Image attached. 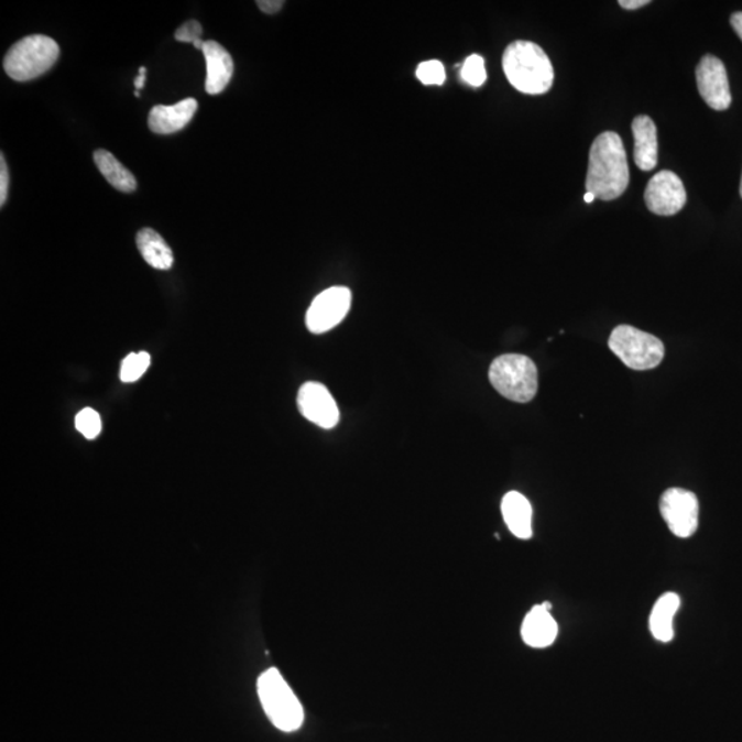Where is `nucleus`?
<instances>
[{
  "mask_svg": "<svg viewBox=\"0 0 742 742\" xmlns=\"http://www.w3.org/2000/svg\"><path fill=\"white\" fill-rule=\"evenodd\" d=\"M628 154L622 138L607 131L592 142L587 171L586 190L602 201L616 199L629 187Z\"/></svg>",
  "mask_w": 742,
  "mask_h": 742,
  "instance_id": "nucleus-1",
  "label": "nucleus"
},
{
  "mask_svg": "<svg viewBox=\"0 0 742 742\" xmlns=\"http://www.w3.org/2000/svg\"><path fill=\"white\" fill-rule=\"evenodd\" d=\"M509 83L520 92L541 96L550 90L555 69L538 44L517 41L509 44L502 58Z\"/></svg>",
  "mask_w": 742,
  "mask_h": 742,
  "instance_id": "nucleus-2",
  "label": "nucleus"
},
{
  "mask_svg": "<svg viewBox=\"0 0 742 742\" xmlns=\"http://www.w3.org/2000/svg\"><path fill=\"white\" fill-rule=\"evenodd\" d=\"M258 694L265 716L276 729L285 733L296 732L304 722V710L290 685L279 669L270 668L260 675Z\"/></svg>",
  "mask_w": 742,
  "mask_h": 742,
  "instance_id": "nucleus-3",
  "label": "nucleus"
},
{
  "mask_svg": "<svg viewBox=\"0 0 742 742\" xmlns=\"http://www.w3.org/2000/svg\"><path fill=\"white\" fill-rule=\"evenodd\" d=\"M59 57V46L54 39L32 35L11 46L3 61V68L11 79L28 81L46 74Z\"/></svg>",
  "mask_w": 742,
  "mask_h": 742,
  "instance_id": "nucleus-4",
  "label": "nucleus"
},
{
  "mask_svg": "<svg viewBox=\"0 0 742 742\" xmlns=\"http://www.w3.org/2000/svg\"><path fill=\"white\" fill-rule=\"evenodd\" d=\"M492 386L509 401L528 403L538 392V369L528 357L508 353L491 363Z\"/></svg>",
  "mask_w": 742,
  "mask_h": 742,
  "instance_id": "nucleus-5",
  "label": "nucleus"
},
{
  "mask_svg": "<svg viewBox=\"0 0 742 742\" xmlns=\"http://www.w3.org/2000/svg\"><path fill=\"white\" fill-rule=\"evenodd\" d=\"M609 348L625 367L633 370H651L664 358V346L657 337L629 325H620L609 337Z\"/></svg>",
  "mask_w": 742,
  "mask_h": 742,
  "instance_id": "nucleus-6",
  "label": "nucleus"
},
{
  "mask_svg": "<svg viewBox=\"0 0 742 742\" xmlns=\"http://www.w3.org/2000/svg\"><path fill=\"white\" fill-rule=\"evenodd\" d=\"M351 291L345 286H335L319 293L308 308L306 324L314 335H323L336 328L350 313Z\"/></svg>",
  "mask_w": 742,
  "mask_h": 742,
  "instance_id": "nucleus-7",
  "label": "nucleus"
},
{
  "mask_svg": "<svg viewBox=\"0 0 742 742\" xmlns=\"http://www.w3.org/2000/svg\"><path fill=\"white\" fill-rule=\"evenodd\" d=\"M661 512L669 531L678 538H690L699 527V501L691 491L669 489L664 492Z\"/></svg>",
  "mask_w": 742,
  "mask_h": 742,
  "instance_id": "nucleus-8",
  "label": "nucleus"
},
{
  "mask_svg": "<svg viewBox=\"0 0 742 742\" xmlns=\"http://www.w3.org/2000/svg\"><path fill=\"white\" fill-rule=\"evenodd\" d=\"M697 87L700 96L713 110H727L732 105L728 72L721 59L706 55L696 69Z\"/></svg>",
  "mask_w": 742,
  "mask_h": 742,
  "instance_id": "nucleus-9",
  "label": "nucleus"
},
{
  "mask_svg": "<svg viewBox=\"0 0 742 742\" xmlns=\"http://www.w3.org/2000/svg\"><path fill=\"white\" fill-rule=\"evenodd\" d=\"M686 198L683 181L667 170L653 176L645 190L647 209L661 216L677 215L685 207Z\"/></svg>",
  "mask_w": 742,
  "mask_h": 742,
  "instance_id": "nucleus-10",
  "label": "nucleus"
},
{
  "mask_svg": "<svg viewBox=\"0 0 742 742\" xmlns=\"http://www.w3.org/2000/svg\"><path fill=\"white\" fill-rule=\"evenodd\" d=\"M298 410L309 423L324 429L335 428L340 421V410L328 388L319 382H306L298 391Z\"/></svg>",
  "mask_w": 742,
  "mask_h": 742,
  "instance_id": "nucleus-11",
  "label": "nucleus"
},
{
  "mask_svg": "<svg viewBox=\"0 0 742 742\" xmlns=\"http://www.w3.org/2000/svg\"><path fill=\"white\" fill-rule=\"evenodd\" d=\"M197 108L198 103L194 98H186L184 101L171 105V107L157 105L149 113V129L160 135L174 134V132L184 130L190 123Z\"/></svg>",
  "mask_w": 742,
  "mask_h": 742,
  "instance_id": "nucleus-12",
  "label": "nucleus"
},
{
  "mask_svg": "<svg viewBox=\"0 0 742 742\" xmlns=\"http://www.w3.org/2000/svg\"><path fill=\"white\" fill-rule=\"evenodd\" d=\"M203 53L207 61L205 90L209 96H218L229 86L232 74H234V63L229 52L215 41L205 42Z\"/></svg>",
  "mask_w": 742,
  "mask_h": 742,
  "instance_id": "nucleus-13",
  "label": "nucleus"
},
{
  "mask_svg": "<svg viewBox=\"0 0 742 742\" xmlns=\"http://www.w3.org/2000/svg\"><path fill=\"white\" fill-rule=\"evenodd\" d=\"M634 162L641 171H652L657 165L658 143L656 124L650 116H636L633 121Z\"/></svg>",
  "mask_w": 742,
  "mask_h": 742,
  "instance_id": "nucleus-14",
  "label": "nucleus"
},
{
  "mask_svg": "<svg viewBox=\"0 0 742 742\" xmlns=\"http://www.w3.org/2000/svg\"><path fill=\"white\" fill-rule=\"evenodd\" d=\"M558 625L553 619L550 611L544 605H536L525 616L522 628V636L525 644L531 647H547L556 641Z\"/></svg>",
  "mask_w": 742,
  "mask_h": 742,
  "instance_id": "nucleus-15",
  "label": "nucleus"
},
{
  "mask_svg": "<svg viewBox=\"0 0 742 742\" xmlns=\"http://www.w3.org/2000/svg\"><path fill=\"white\" fill-rule=\"evenodd\" d=\"M503 520L509 531L519 539H530L533 536V508L523 494L517 491L508 492L502 500Z\"/></svg>",
  "mask_w": 742,
  "mask_h": 742,
  "instance_id": "nucleus-16",
  "label": "nucleus"
},
{
  "mask_svg": "<svg viewBox=\"0 0 742 742\" xmlns=\"http://www.w3.org/2000/svg\"><path fill=\"white\" fill-rule=\"evenodd\" d=\"M137 247L149 265L156 270H170L174 265V253L164 238L153 229H142L137 234Z\"/></svg>",
  "mask_w": 742,
  "mask_h": 742,
  "instance_id": "nucleus-17",
  "label": "nucleus"
},
{
  "mask_svg": "<svg viewBox=\"0 0 742 742\" xmlns=\"http://www.w3.org/2000/svg\"><path fill=\"white\" fill-rule=\"evenodd\" d=\"M680 607V598L675 592H666L658 598L650 619L653 636L661 642H669L674 639V616Z\"/></svg>",
  "mask_w": 742,
  "mask_h": 742,
  "instance_id": "nucleus-18",
  "label": "nucleus"
},
{
  "mask_svg": "<svg viewBox=\"0 0 742 742\" xmlns=\"http://www.w3.org/2000/svg\"><path fill=\"white\" fill-rule=\"evenodd\" d=\"M94 162H96L99 173H101L114 188H118V190L123 193L137 190L138 184L135 176L132 175L112 153L105 151V149H98V151L94 153Z\"/></svg>",
  "mask_w": 742,
  "mask_h": 742,
  "instance_id": "nucleus-19",
  "label": "nucleus"
},
{
  "mask_svg": "<svg viewBox=\"0 0 742 742\" xmlns=\"http://www.w3.org/2000/svg\"><path fill=\"white\" fill-rule=\"evenodd\" d=\"M151 356L148 352L130 353L121 363L120 379L123 382H135L146 373L151 367Z\"/></svg>",
  "mask_w": 742,
  "mask_h": 742,
  "instance_id": "nucleus-20",
  "label": "nucleus"
},
{
  "mask_svg": "<svg viewBox=\"0 0 742 742\" xmlns=\"http://www.w3.org/2000/svg\"><path fill=\"white\" fill-rule=\"evenodd\" d=\"M76 429L88 440L96 439L102 430V421L96 410L83 408L75 419Z\"/></svg>",
  "mask_w": 742,
  "mask_h": 742,
  "instance_id": "nucleus-21",
  "label": "nucleus"
},
{
  "mask_svg": "<svg viewBox=\"0 0 742 742\" xmlns=\"http://www.w3.org/2000/svg\"><path fill=\"white\" fill-rule=\"evenodd\" d=\"M461 77L469 86L480 87L487 80V72L483 57L478 54L470 55L462 65Z\"/></svg>",
  "mask_w": 742,
  "mask_h": 742,
  "instance_id": "nucleus-22",
  "label": "nucleus"
},
{
  "mask_svg": "<svg viewBox=\"0 0 742 742\" xmlns=\"http://www.w3.org/2000/svg\"><path fill=\"white\" fill-rule=\"evenodd\" d=\"M417 77L423 85L441 86L446 81V69L440 61H425L418 65Z\"/></svg>",
  "mask_w": 742,
  "mask_h": 742,
  "instance_id": "nucleus-23",
  "label": "nucleus"
},
{
  "mask_svg": "<svg viewBox=\"0 0 742 742\" xmlns=\"http://www.w3.org/2000/svg\"><path fill=\"white\" fill-rule=\"evenodd\" d=\"M203 26L198 21H187L184 25L179 26L175 32V39L182 43H192L194 47L201 50L204 48L205 42L203 41Z\"/></svg>",
  "mask_w": 742,
  "mask_h": 742,
  "instance_id": "nucleus-24",
  "label": "nucleus"
},
{
  "mask_svg": "<svg viewBox=\"0 0 742 742\" xmlns=\"http://www.w3.org/2000/svg\"><path fill=\"white\" fill-rule=\"evenodd\" d=\"M9 193V170L4 156H0V207H3Z\"/></svg>",
  "mask_w": 742,
  "mask_h": 742,
  "instance_id": "nucleus-25",
  "label": "nucleus"
},
{
  "mask_svg": "<svg viewBox=\"0 0 742 742\" xmlns=\"http://www.w3.org/2000/svg\"><path fill=\"white\" fill-rule=\"evenodd\" d=\"M285 2L282 0H260L258 2L259 9L264 11L265 14H275L282 9Z\"/></svg>",
  "mask_w": 742,
  "mask_h": 742,
  "instance_id": "nucleus-26",
  "label": "nucleus"
},
{
  "mask_svg": "<svg viewBox=\"0 0 742 742\" xmlns=\"http://www.w3.org/2000/svg\"><path fill=\"white\" fill-rule=\"evenodd\" d=\"M650 0H620L619 4L625 10H636L650 4Z\"/></svg>",
  "mask_w": 742,
  "mask_h": 742,
  "instance_id": "nucleus-27",
  "label": "nucleus"
},
{
  "mask_svg": "<svg viewBox=\"0 0 742 742\" xmlns=\"http://www.w3.org/2000/svg\"><path fill=\"white\" fill-rule=\"evenodd\" d=\"M730 22H732V26L735 33L740 36L742 41V13L741 11H738V13H734L732 15V19H730Z\"/></svg>",
  "mask_w": 742,
  "mask_h": 742,
  "instance_id": "nucleus-28",
  "label": "nucleus"
},
{
  "mask_svg": "<svg viewBox=\"0 0 742 742\" xmlns=\"http://www.w3.org/2000/svg\"><path fill=\"white\" fill-rule=\"evenodd\" d=\"M145 80H146V68H143L142 66V68L140 69V76H138L135 79L137 91H140L141 88L145 87Z\"/></svg>",
  "mask_w": 742,
  "mask_h": 742,
  "instance_id": "nucleus-29",
  "label": "nucleus"
},
{
  "mask_svg": "<svg viewBox=\"0 0 742 742\" xmlns=\"http://www.w3.org/2000/svg\"><path fill=\"white\" fill-rule=\"evenodd\" d=\"M594 199H596V197L592 196L591 193H586V194H585V201H586L587 204H591L592 201H594Z\"/></svg>",
  "mask_w": 742,
  "mask_h": 742,
  "instance_id": "nucleus-30",
  "label": "nucleus"
},
{
  "mask_svg": "<svg viewBox=\"0 0 742 742\" xmlns=\"http://www.w3.org/2000/svg\"><path fill=\"white\" fill-rule=\"evenodd\" d=\"M740 194H741V198H742V176H741Z\"/></svg>",
  "mask_w": 742,
  "mask_h": 742,
  "instance_id": "nucleus-31",
  "label": "nucleus"
},
{
  "mask_svg": "<svg viewBox=\"0 0 742 742\" xmlns=\"http://www.w3.org/2000/svg\"><path fill=\"white\" fill-rule=\"evenodd\" d=\"M135 97H137V98H140V97H141L140 91H135Z\"/></svg>",
  "mask_w": 742,
  "mask_h": 742,
  "instance_id": "nucleus-32",
  "label": "nucleus"
}]
</instances>
